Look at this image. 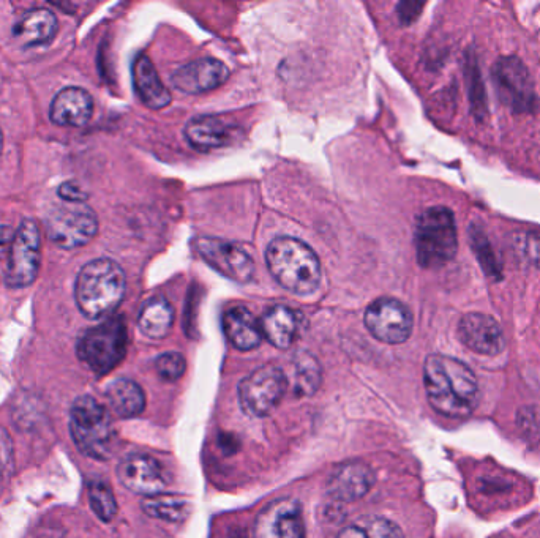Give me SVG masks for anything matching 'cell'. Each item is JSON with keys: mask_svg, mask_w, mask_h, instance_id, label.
Instances as JSON below:
<instances>
[{"mask_svg": "<svg viewBox=\"0 0 540 538\" xmlns=\"http://www.w3.org/2000/svg\"><path fill=\"white\" fill-rule=\"evenodd\" d=\"M155 368L160 378L173 382L184 376L187 363H185L184 355L179 352H165L158 357Z\"/></svg>", "mask_w": 540, "mask_h": 538, "instance_id": "33", "label": "cell"}, {"mask_svg": "<svg viewBox=\"0 0 540 538\" xmlns=\"http://www.w3.org/2000/svg\"><path fill=\"white\" fill-rule=\"evenodd\" d=\"M466 79H468L471 111L477 120H484L488 114L487 95H485L484 81H482L474 53H469L468 60H466Z\"/></svg>", "mask_w": 540, "mask_h": 538, "instance_id": "30", "label": "cell"}, {"mask_svg": "<svg viewBox=\"0 0 540 538\" xmlns=\"http://www.w3.org/2000/svg\"><path fill=\"white\" fill-rule=\"evenodd\" d=\"M469 245L473 248L474 256L479 261L480 267L484 270L485 275L493 280H501L503 278V270L499 266L498 258L493 251L492 243L488 240L484 228L473 223L469 228Z\"/></svg>", "mask_w": 540, "mask_h": 538, "instance_id": "29", "label": "cell"}, {"mask_svg": "<svg viewBox=\"0 0 540 538\" xmlns=\"http://www.w3.org/2000/svg\"><path fill=\"white\" fill-rule=\"evenodd\" d=\"M286 374V373H285ZM288 387L299 397H312L321 385V367L318 360L308 352H299L291 363V371L286 374Z\"/></svg>", "mask_w": 540, "mask_h": 538, "instance_id": "26", "label": "cell"}, {"mask_svg": "<svg viewBox=\"0 0 540 538\" xmlns=\"http://www.w3.org/2000/svg\"><path fill=\"white\" fill-rule=\"evenodd\" d=\"M228 79L229 68L223 62L204 57L177 68L171 76V84L184 94L199 95L222 87Z\"/></svg>", "mask_w": 540, "mask_h": 538, "instance_id": "15", "label": "cell"}, {"mask_svg": "<svg viewBox=\"0 0 540 538\" xmlns=\"http://www.w3.org/2000/svg\"><path fill=\"white\" fill-rule=\"evenodd\" d=\"M70 434L83 455L98 461L113 456L116 430L108 409L92 397H79L70 411Z\"/></svg>", "mask_w": 540, "mask_h": 538, "instance_id": "4", "label": "cell"}, {"mask_svg": "<svg viewBox=\"0 0 540 538\" xmlns=\"http://www.w3.org/2000/svg\"><path fill=\"white\" fill-rule=\"evenodd\" d=\"M94 100L81 87H67L54 97L49 117L59 127L79 128L92 119Z\"/></svg>", "mask_w": 540, "mask_h": 538, "instance_id": "18", "label": "cell"}, {"mask_svg": "<svg viewBox=\"0 0 540 538\" xmlns=\"http://www.w3.org/2000/svg\"><path fill=\"white\" fill-rule=\"evenodd\" d=\"M263 337L277 349H288L299 337L302 314L285 305H275L259 321Z\"/></svg>", "mask_w": 540, "mask_h": 538, "instance_id": "19", "label": "cell"}, {"mask_svg": "<svg viewBox=\"0 0 540 538\" xmlns=\"http://www.w3.org/2000/svg\"><path fill=\"white\" fill-rule=\"evenodd\" d=\"M414 243L420 267L439 269L449 264L458 251L457 225L452 210L435 206L420 213Z\"/></svg>", "mask_w": 540, "mask_h": 538, "instance_id": "5", "label": "cell"}, {"mask_svg": "<svg viewBox=\"0 0 540 538\" xmlns=\"http://www.w3.org/2000/svg\"><path fill=\"white\" fill-rule=\"evenodd\" d=\"M518 426L528 438H540V408H523L518 412Z\"/></svg>", "mask_w": 540, "mask_h": 538, "instance_id": "35", "label": "cell"}, {"mask_svg": "<svg viewBox=\"0 0 540 538\" xmlns=\"http://www.w3.org/2000/svg\"><path fill=\"white\" fill-rule=\"evenodd\" d=\"M117 479L132 493L150 497L166 488L165 471L155 458L143 453L125 456L117 466Z\"/></svg>", "mask_w": 540, "mask_h": 538, "instance_id": "14", "label": "cell"}, {"mask_svg": "<svg viewBox=\"0 0 540 538\" xmlns=\"http://www.w3.org/2000/svg\"><path fill=\"white\" fill-rule=\"evenodd\" d=\"M57 196L64 202H86L89 195L73 180L60 185Z\"/></svg>", "mask_w": 540, "mask_h": 538, "instance_id": "36", "label": "cell"}, {"mask_svg": "<svg viewBox=\"0 0 540 538\" xmlns=\"http://www.w3.org/2000/svg\"><path fill=\"white\" fill-rule=\"evenodd\" d=\"M133 84L139 100L150 109H163L171 103V94L158 76L152 60L139 54L133 64Z\"/></svg>", "mask_w": 540, "mask_h": 538, "instance_id": "22", "label": "cell"}, {"mask_svg": "<svg viewBox=\"0 0 540 538\" xmlns=\"http://www.w3.org/2000/svg\"><path fill=\"white\" fill-rule=\"evenodd\" d=\"M57 30L59 21L51 10L34 8L19 19L13 34L24 46H42L53 42Z\"/></svg>", "mask_w": 540, "mask_h": 538, "instance_id": "23", "label": "cell"}, {"mask_svg": "<svg viewBox=\"0 0 540 538\" xmlns=\"http://www.w3.org/2000/svg\"><path fill=\"white\" fill-rule=\"evenodd\" d=\"M493 83L499 100L514 113H533L537 105L536 89L526 65L515 56L499 57L493 67Z\"/></svg>", "mask_w": 540, "mask_h": 538, "instance_id": "10", "label": "cell"}, {"mask_svg": "<svg viewBox=\"0 0 540 538\" xmlns=\"http://www.w3.org/2000/svg\"><path fill=\"white\" fill-rule=\"evenodd\" d=\"M253 538H305L304 515L296 499L270 502L259 513Z\"/></svg>", "mask_w": 540, "mask_h": 538, "instance_id": "13", "label": "cell"}, {"mask_svg": "<svg viewBox=\"0 0 540 538\" xmlns=\"http://www.w3.org/2000/svg\"><path fill=\"white\" fill-rule=\"evenodd\" d=\"M127 324L122 316L106 319L100 326L84 332L79 338L78 357L98 376L113 371L127 354Z\"/></svg>", "mask_w": 540, "mask_h": 538, "instance_id": "6", "label": "cell"}, {"mask_svg": "<svg viewBox=\"0 0 540 538\" xmlns=\"http://www.w3.org/2000/svg\"><path fill=\"white\" fill-rule=\"evenodd\" d=\"M458 337L469 351L487 357L501 354L506 346L503 330L488 314H465L458 324Z\"/></svg>", "mask_w": 540, "mask_h": 538, "instance_id": "16", "label": "cell"}, {"mask_svg": "<svg viewBox=\"0 0 540 538\" xmlns=\"http://www.w3.org/2000/svg\"><path fill=\"white\" fill-rule=\"evenodd\" d=\"M127 280L122 267L113 259L90 261L76 278L75 299L87 319L108 318L124 300Z\"/></svg>", "mask_w": 540, "mask_h": 538, "instance_id": "2", "label": "cell"}, {"mask_svg": "<svg viewBox=\"0 0 540 538\" xmlns=\"http://www.w3.org/2000/svg\"><path fill=\"white\" fill-rule=\"evenodd\" d=\"M2 150H4V135H2V130H0V155H2Z\"/></svg>", "mask_w": 540, "mask_h": 538, "instance_id": "39", "label": "cell"}, {"mask_svg": "<svg viewBox=\"0 0 540 538\" xmlns=\"http://www.w3.org/2000/svg\"><path fill=\"white\" fill-rule=\"evenodd\" d=\"M184 135L188 144L199 152L222 149L233 139L231 128L226 124L225 119L214 114H204L190 120L185 125Z\"/></svg>", "mask_w": 540, "mask_h": 538, "instance_id": "20", "label": "cell"}, {"mask_svg": "<svg viewBox=\"0 0 540 538\" xmlns=\"http://www.w3.org/2000/svg\"><path fill=\"white\" fill-rule=\"evenodd\" d=\"M15 444L12 436L0 426V483L7 482L15 474Z\"/></svg>", "mask_w": 540, "mask_h": 538, "instance_id": "34", "label": "cell"}, {"mask_svg": "<svg viewBox=\"0 0 540 538\" xmlns=\"http://www.w3.org/2000/svg\"><path fill=\"white\" fill-rule=\"evenodd\" d=\"M98 218L86 202H60L46 217L49 240L64 248L76 250L97 236Z\"/></svg>", "mask_w": 540, "mask_h": 538, "instance_id": "7", "label": "cell"}, {"mask_svg": "<svg viewBox=\"0 0 540 538\" xmlns=\"http://www.w3.org/2000/svg\"><path fill=\"white\" fill-rule=\"evenodd\" d=\"M424 4H416V2H406V4L400 5V18H402L403 24H411L419 18L420 12H422Z\"/></svg>", "mask_w": 540, "mask_h": 538, "instance_id": "37", "label": "cell"}, {"mask_svg": "<svg viewBox=\"0 0 540 538\" xmlns=\"http://www.w3.org/2000/svg\"><path fill=\"white\" fill-rule=\"evenodd\" d=\"M288 389L285 371L264 365L242 379L237 389L242 411L250 417H267L282 403Z\"/></svg>", "mask_w": 540, "mask_h": 538, "instance_id": "8", "label": "cell"}, {"mask_svg": "<svg viewBox=\"0 0 540 538\" xmlns=\"http://www.w3.org/2000/svg\"><path fill=\"white\" fill-rule=\"evenodd\" d=\"M90 509L103 523H111L117 515V502L113 491L106 483L92 482L89 485Z\"/></svg>", "mask_w": 540, "mask_h": 538, "instance_id": "31", "label": "cell"}, {"mask_svg": "<svg viewBox=\"0 0 540 538\" xmlns=\"http://www.w3.org/2000/svg\"><path fill=\"white\" fill-rule=\"evenodd\" d=\"M174 308L165 297H154L139 313L138 327L147 338L163 340L173 329Z\"/></svg>", "mask_w": 540, "mask_h": 538, "instance_id": "25", "label": "cell"}, {"mask_svg": "<svg viewBox=\"0 0 540 538\" xmlns=\"http://www.w3.org/2000/svg\"><path fill=\"white\" fill-rule=\"evenodd\" d=\"M106 400L114 414L122 419H132L146 408V395L143 389L130 379H116L106 389Z\"/></svg>", "mask_w": 540, "mask_h": 538, "instance_id": "24", "label": "cell"}, {"mask_svg": "<svg viewBox=\"0 0 540 538\" xmlns=\"http://www.w3.org/2000/svg\"><path fill=\"white\" fill-rule=\"evenodd\" d=\"M223 330L226 338L239 351H253L263 341L261 324L255 314L245 307H233L223 316Z\"/></svg>", "mask_w": 540, "mask_h": 538, "instance_id": "21", "label": "cell"}, {"mask_svg": "<svg viewBox=\"0 0 540 538\" xmlns=\"http://www.w3.org/2000/svg\"><path fill=\"white\" fill-rule=\"evenodd\" d=\"M424 384L428 403L447 419H468L476 411L479 382L474 371L462 360L443 354L428 355Z\"/></svg>", "mask_w": 540, "mask_h": 538, "instance_id": "1", "label": "cell"}, {"mask_svg": "<svg viewBox=\"0 0 540 538\" xmlns=\"http://www.w3.org/2000/svg\"><path fill=\"white\" fill-rule=\"evenodd\" d=\"M15 232L10 231L8 226H0V259L7 258L12 248Z\"/></svg>", "mask_w": 540, "mask_h": 538, "instance_id": "38", "label": "cell"}, {"mask_svg": "<svg viewBox=\"0 0 540 538\" xmlns=\"http://www.w3.org/2000/svg\"><path fill=\"white\" fill-rule=\"evenodd\" d=\"M266 264L282 288L297 296H308L321 283V262L307 243L294 237H277L269 243Z\"/></svg>", "mask_w": 540, "mask_h": 538, "instance_id": "3", "label": "cell"}, {"mask_svg": "<svg viewBox=\"0 0 540 538\" xmlns=\"http://www.w3.org/2000/svg\"><path fill=\"white\" fill-rule=\"evenodd\" d=\"M144 513L157 518V520L168 521V523H184L188 516L192 515V504L182 497L169 496V494H157V496L146 497L141 502Z\"/></svg>", "mask_w": 540, "mask_h": 538, "instance_id": "27", "label": "cell"}, {"mask_svg": "<svg viewBox=\"0 0 540 538\" xmlns=\"http://www.w3.org/2000/svg\"><path fill=\"white\" fill-rule=\"evenodd\" d=\"M514 253L523 264L540 269V232H523L514 240Z\"/></svg>", "mask_w": 540, "mask_h": 538, "instance_id": "32", "label": "cell"}, {"mask_svg": "<svg viewBox=\"0 0 540 538\" xmlns=\"http://www.w3.org/2000/svg\"><path fill=\"white\" fill-rule=\"evenodd\" d=\"M365 327L381 343L402 344L413 333V314L405 303L392 297H381L367 308Z\"/></svg>", "mask_w": 540, "mask_h": 538, "instance_id": "11", "label": "cell"}, {"mask_svg": "<svg viewBox=\"0 0 540 538\" xmlns=\"http://www.w3.org/2000/svg\"><path fill=\"white\" fill-rule=\"evenodd\" d=\"M196 251L212 269L236 283H248L255 275V261L242 245L215 237H199Z\"/></svg>", "mask_w": 540, "mask_h": 538, "instance_id": "12", "label": "cell"}, {"mask_svg": "<svg viewBox=\"0 0 540 538\" xmlns=\"http://www.w3.org/2000/svg\"><path fill=\"white\" fill-rule=\"evenodd\" d=\"M337 538H405V535L394 521L368 515L346 526Z\"/></svg>", "mask_w": 540, "mask_h": 538, "instance_id": "28", "label": "cell"}, {"mask_svg": "<svg viewBox=\"0 0 540 538\" xmlns=\"http://www.w3.org/2000/svg\"><path fill=\"white\" fill-rule=\"evenodd\" d=\"M375 485V474L368 464L362 461H348L340 464L330 474L326 490L332 499L354 502L364 497Z\"/></svg>", "mask_w": 540, "mask_h": 538, "instance_id": "17", "label": "cell"}, {"mask_svg": "<svg viewBox=\"0 0 540 538\" xmlns=\"http://www.w3.org/2000/svg\"><path fill=\"white\" fill-rule=\"evenodd\" d=\"M42 262V232L34 220H23L16 229L8 255L5 283L8 288H27L37 278Z\"/></svg>", "mask_w": 540, "mask_h": 538, "instance_id": "9", "label": "cell"}]
</instances>
